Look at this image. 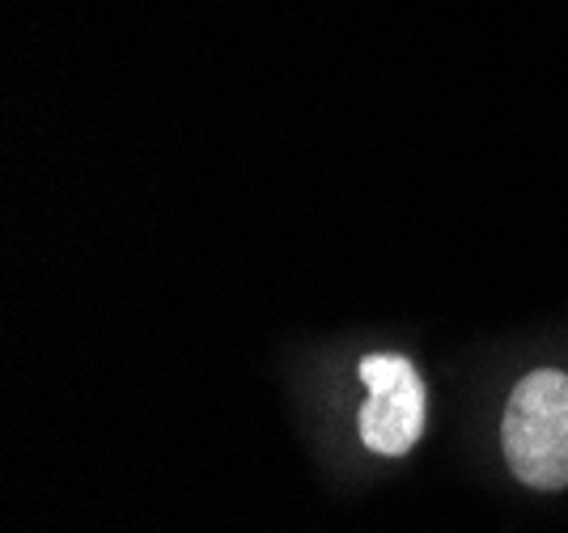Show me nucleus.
Instances as JSON below:
<instances>
[{
    "mask_svg": "<svg viewBox=\"0 0 568 533\" xmlns=\"http://www.w3.org/2000/svg\"><path fill=\"white\" fill-rule=\"evenodd\" d=\"M505 458L526 488H568V372L539 369L521 377L505 407Z\"/></svg>",
    "mask_w": 568,
    "mask_h": 533,
    "instance_id": "1",
    "label": "nucleus"
},
{
    "mask_svg": "<svg viewBox=\"0 0 568 533\" xmlns=\"http://www.w3.org/2000/svg\"><path fill=\"white\" fill-rule=\"evenodd\" d=\"M361 381L369 390V402L361 407V441L382 458H403L425 428L420 372L403 356H369L361 360Z\"/></svg>",
    "mask_w": 568,
    "mask_h": 533,
    "instance_id": "2",
    "label": "nucleus"
}]
</instances>
